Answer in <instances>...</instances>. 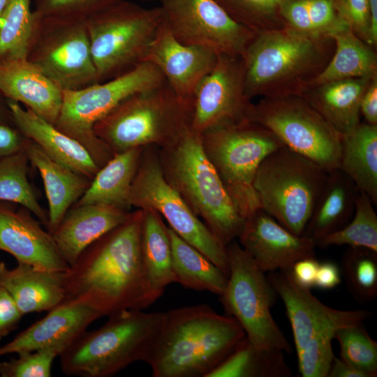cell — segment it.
Here are the masks:
<instances>
[{
	"mask_svg": "<svg viewBox=\"0 0 377 377\" xmlns=\"http://www.w3.org/2000/svg\"><path fill=\"white\" fill-rule=\"evenodd\" d=\"M142 210L131 212L120 225L87 247L64 272L65 299L85 304L102 316L145 309L157 298L144 266Z\"/></svg>",
	"mask_w": 377,
	"mask_h": 377,
	"instance_id": "1",
	"label": "cell"
},
{
	"mask_svg": "<svg viewBox=\"0 0 377 377\" xmlns=\"http://www.w3.org/2000/svg\"><path fill=\"white\" fill-rule=\"evenodd\" d=\"M246 337L236 319L202 304L163 312L145 362L154 377H207Z\"/></svg>",
	"mask_w": 377,
	"mask_h": 377,
	"instance_id": "2",
	"label": "cell"
},
{
	"mask_svg": "<svg viewBox=\"0 0 377 377\" xmlns=\"http://www.w3.org/2000/svg\"><path fill=\"white\" fill-rule=\"evenodd\" d=\"M334 50L331 38L311 36L288 27L256 34L241 57L246 96H301Z\"/></svg>",
	"mask_w": 377,
	"mask_h": 377,
	"instance_id": "3",
	"label": "cell"
},
{
	"mask_svg": "<svg viewBox=\"0 0 377 377\" xmlns=\"http://www.w3.org/2000/svg\"><path fill=\"white\" fill-rule=\"evenodd\" d=\"M158 152L165 179L193 213L225 246L237 239L245 219L206 156L200 134L189 126Z\"/></svg>",
	"mask_w": 377,
	"mask_h": 377,
	"instance_id": "4",
	"label": "cell"
},
{
	"mask_svg": "<svg viewBox=\"0 0 377 377\" xmlns=\"http://www.w3.org/2000/svg\"><path fill=\"white\" fill-rule=\"evenodd\" d=\"M163 312L127 309L109 316L94 330H85L59 355L61 371L72 376L110 377L145 362Z\"/></svg>",
	"mask_w": 377,
	"mask_h": 377,
	"instance_id": "5",
	"label": "cell"
},
{
	"mask_svg": "<svg viewBox=\"0 0 377 377\" xmlns=\"http://www.w3.org/2000/svg\"><path fill=\"white\" fill-rule=\"evenodd\" d=\"M191 107L167 81L128 96L94 126L95 135L114 155L126 150L165 146L190 126Z\"/></svg>",
	"mask_w": 377,
	"mask_h": 377,
	"instance_id": "6",
	"label": "cell"
},
{
	"mask_svg": "<svg viewBox=\"0 0 377 377\" xmlns=\"http://www.w3.org/2000/svg\"><path fill=\"white\" fill-rule=\"evenodd\" d=\"M269 273L267 278L284 304L292 328L300 374L327 377L334 357L332 342L336 332L363 322L371 312L326 306L295 281L290 269Z\"/></svg>",
	"mask_w": 377,
	"mask_h": 377,
	"instance_id": "7",
	"label": "cell"
},
{
	"mask_svg": "<svg viewBox=\"0 0 377 377\" xmlns=\"http://www.w3.org/2000/svg\"><path fill=\"white\" fill-rule=\"evenodd\" d=\"M200 136L206 156L246 219L260 209L253 185L260 165L284 145L269 129L251 120L218 126Z\"/></svg>",
	"mask_w": 377,
	"mask_h": 377,
	"instance_id": "8",
	"label": "cell"
},
{
	"mask_svg": "<svg viewBox=\"0 0 377 377\" xmlns=\"http://www.w3.org/2000/svg\"><path fill=\"white\" fill-rule=\"evenodd\" d=\"M164 22L161 6L145 8L125 0L87 18L98 82L119 76L144 62Z\"/></svg>",
	"mask_w": 377,
	"mask_h": 377,
	"instance_id": "9",
	"label": "cell"
},
{
	"mask_svg": "<svg viewBox=\"0 0 377 377\" xmlns=\"http://www.w3.org/2000/svg\"><path fill=\"white\" fill-rule=\"evenodd\" d=\"M328 171L285 145L269 154L256 175L260 209L297 235H302Z\"/></svg>",
	"mask_w": 377,
	"mask_h": 377,
	"instance_id": "10",
	"label": "cell"
},
{
	"mask_svg": "<svg viewBox=\"0 0 377 377\" xmlns=\"http://www.w3.org/2000/svg\"><path fill=\"white\" fill-rule=\"evenodd\" d=\"M165 82L157 66L144 61L111 80L77 90L63 91L62 107L54 126L83 145L101 168L113 154L95 135L94 124L132 94Z\"/></svg>",
	"mask_w": 377,
	"mask_h": 377,
	"instance_id": "11",
	"label": "cell"
},
{
	"mask_svg": "<svg viewBox=\"0 0 377 377\" xmlns=\"http://www.w3.org/2000/svg\"><path fill=\"white\" fill-rule=\"evenodd\" d=\"M229 274L220 300L254 346L290 353L292 347L274 321L271 307L277 294L267 276L236 239L226 245Z\"/></svg>",
	"mask_w": 377,
	"mask_h": 377,
	"instance_id": "12",
	"label": "cell"
},
{
	"mask_svg": "<svg viewBox=\"0 0 377 377\" xmlns=\"http://www.w3.org/2000/svg\"><path fill=\"white\" fill-rule=\"evenodd\" d=\"M27 59L63 91L99 82L84 20L44 16L34 10Z\"/></svg>",
	"mask_w": 377,
	"mask_h": 377,
	"instance_id": "13",
	"label": "cell"
},
{
	"mask_svg": "<svg viewBox=\"0 0 377 377\" xmlns=\"http://www.w3.org/2000/svg\"><path fill=\"white\" fill-rule=\"evenodd\" d=\"M131 207L151 208L165 219L169 227L228 276L225 246L190 209L167 182L161 167L158 147H145L129 195Z\"/></svg>",
	"mask_w": 377,
	"mask_h": 377,
	"instance_id": "14",
	"label": "cell"
},
{
	"mask_svg": "<svg viewBox=\"0 0 377 377\" xmlns=\"http://www.w3.org/2000/svg\"><path fill=\"white\" fill-rule=\"evenodd\" d=\"M249 120L272 131L291 150L330 171L339 168L342 135L300 96L262 98Z\"/></svg>",
	"mask_w": 377,
	"mask_h": 377,
	"instance_id": "15",
	"label": "cell"
},
{
	"mask_svg": "<svg viewBox=\"0 0 377 377\" xmlns=\"http://www.w3.org/2000/svg\"><path fill=\"white\" fill-rule=\"evenodd\" d=\"M165 22L181 43L242 57L256 33L234 20L214 0H161Z\"/></svg>",
	"mask_w": 377,
	"mask_h": 377,
	"instance_id": "16",
	"label": "cell"
},
{
	"mask_svg": "<svg viewBox=\"0 0 377 377\" xmlns=\"http://www.w3.org/2000/svg\"><path fill=\"white\" fill-rule=\"evenodd\" d=\"M253 103L246 95L241 57L218 54L192 99L191 128L201 134L223 124L249 120Z\"/></svg>",
	"mask_w": 377,
	"mask_h": 377,
	"instance_id": "17",
	"label": "cell"
},
{
	"mask_svg": "<svg viewBox=\"0 0 377 377\" xmlns=\"http://www.w3.org/2000/svg\"><path fill=\"white\" fill-rule=\"evenodd\" d=\"M237 239L265 272L290 269L296 261L315 256L313 240L293 234L262 209L244 220Z\"/></svg>",
	"mask_w": 377,
	"mask_h": 377,
	"instance_id": "18",
	"label": "cell"
},
{
	"mask_svg": "<svg viewBox=\"0 0 377 377\" xmlns=\"http://www.w3.org/2000/svg\"><path fill=\"white\" fill-rule=\"evenodd\" d=\"M10 204L0 201V250L38 269L67 271L52 235L28 209Z\"/></svg>",
	"mask_w": 377,
	"mask_h": 377,
	"instance_id": "19",
	"label": "cell"
},
{
	"mask_svg": "<svg viewBox=\"0 0 377 377\" xmlns=\"http://www.w3.org/2000/svg\"><path fill=\"white\" fill-rule=\"evenodd\" d=\"M217 57L212 50L179 42L164 22L144 61L157 66L178 98L191 107L198 85L213 68Z\"/></svg>",
	"mask_w": 377,
	"mask_h": 377,
	"instance_id": "20",
	"label": "cell"
},
{
	"mask_svg": "<svg viewBox=\"0 0 377 377\" xmlns=\"http://www.w3.org/2000/svg\"><path fill=\"white\" fill-rule=\"evenodd\" d=\"M101 317L97 311L85 304L64 300L40 320L0 346V356L47 348H55L61 353Z\"/></svg>",
	"mask_w": 377,
	"mask_h": 377,
	"instance_id": "21",
	"label": "cell"
},
{
	"mask_svg": "<svg viewBox=\"0 0 377 377\" xmlns=\"http://www.w3.org/2000/svg\"><path fill=\"white\" fill-rule=\"evenodd\" d=\"M0 93L55 125L62 107L63 90L27 59L0 64Z\"/></svg>",
	"mask_w": 377,
	"mask_h": 377,
	"instance_id": "22",
	"label": "cell"
},
{
	"mask_svg": "<svg viewBox=\"0 0 377 377\" xmlns=\"http://www.w3.org/2000/svg\"><path fill=\"white\" fill-rule=\"evenodd\" d=\"M130 213L103 204H74L52 233L62 258L72 265L87 247L122 223Z\"/></svg>",
	"mask_w": 377,
	"mask_h": 377,
	"instance_id": "23",
	"label": "cell"
},
{
	"mask_svg": "<svg viewBox=\"0 0 377 377\" xmlns=\"http://www.w3.org/2000/svg\"><path fill=\"white\" fill-rule=\"evenodd\" d=\"M15 126L54 160L91 180L99 167L78 141L59 131L29 109L8 100Z\"/></svg>",
	"mask_w": 377,
	"mask_h": 377,
	"instance_id": "24",
	"label": "cell"
},
{
	"mask_svg": "<svg viewBox=\"0 0 377 377\" xmlns=\"http://www.w3.org/2000/svg\"><path fill=\"white\" fill-rule=\"evenodd\" d=\"M64 272L36 269L17 262L9 269L0 262V286L11 296L23 315L48 311L65 299Z\"/></svg>",
	"mask_w": 377,
	"mask_h": 377,
	"instance_id": "25",
	"label": "cell"
},
{
	"mask_svg": "<svg viewBox=\"0 0 377 377\" xmlns=\"http://www.w3.org/2000/svg\"><path fill=\"white\" fill-rule=\"evenodd\" d=\"M24 149L43 182L48 202L46 227L52 234L68 210L85 193L91 180L54 160L29 138Z\"/></svg>",
	"mask_w": 377,
	"mask_h": 377,
	"instance_id": "26",
	"label": "cell"
},
{
	"mask_svg": "<svg viewBox=\"0 0 377 377\" xmlns=\"http://www.w3.org/2000/svg\"><path fill=\"white\" fill-rule=\"evenodd\" d=\"M360 190L339 168L328 172L303 235L316 242L343 228L352 219Z\"/></svg>",
	"mask_w": 377,
	"mask_h": 377,
	"instance_id": "27",
	"label": "cell"
},
{
	"mask_svg": "<svg viewBox=\"0 0 377 377\" xmlns=\"http://www.w3.org/2000/svg\"><path fill=\"white\" fill-rule=\"evenodd\" d=\"M371 80L352 78L330 82L309 88L301 96L343 135L360 122V101Z\"/></svg>",
	"mask_w": 377,
	"mask_h": 377,
	"instance_id": "28",
	"label": "cell"
},
{
	"mask_svg": "<svg viewBox=\"0 0 377 377\" xmlns=\"http://www.w3.org/2000/svg\"><path fill=\"white\" fill-rule=\"evenodd\" d=\"M144 148L114 154L99 168L75 204H103L130 210L129 195Z\"/></svg>",
	"mask_w": 377,
	"mask_h": 377,
	"instance_id": "29",
	"label": "cell"
},
{
	"mask_svg": "<svg viewBox=\"0 0 377 377\" xmlns=\"http://www.w3.org/2000/svg\"><path fill=\"white\" fill-rule=\"evenodd\" d=\"M339 168L377 203V124L360 122L342 135Z\"/></svg>",
	"mask_w": 377,
	"mask_h": 377,
	"instance_id": "30",
	"label": "cell"
},
{
	"mask_svg": "<svg viewBox=\"0 0 377 377\" xmlns=\"http://www.w3.org/2000/svg\"><path fill=\"white\" fill-rule=\"evenodd\" d=\"M331 38L334 42V53L309 88L337 80L377 76L375 48L358 38L349 27L336 32Z\"/></svg>",
	"mask_w": 377,
	"mask_h": 377,
	"instance_id": "31",
	"label": "cell"
},
{
	"mask_svg": "<svg viewBox=\"0 0 377 377\" xmlns=\"http://www.w3.org/2000/svg\"><path fill=\"white\" fill-rule=\"evenodd\" d=\"M142 210V259L150 288L158 300L165 288L175 283L171 244L162 216L151 208Z\"/></svg>",
	"mask_w": 377,
	"mask_h": 377,
	"instance_id": "32",
	"label": "cell"
},
{
	"mask_svg": "<svg viewBox=\"0 0 377 377\" xmlns=\"http://www.w3.org/2000/svg\"><path fill=\"white\" fill-rule=\"evenodd\" d=\"M168 232L175 283L186 288L221 295L228 282V276L224 272L170 227Z\"/></svg>",
	"mask_w": 377,
	"mask_h": 377,
	"instance_id": "33",
	"label": "cell"
},
{
	"mask_svg": "<svg viewBox=\"0 0 377 377\" xmlns=\"http://www.w3.org/2000/svg\"><path fill=\"white\" fill-rule=\"evenodd\" d=\"M283 351L258 348L245 337L207 377H290Z\"/></svg>",
	"mask_w": 377,
	"mask_h": 377,
	"instance_id": "34",
	"label": "cell"
},
{
	"mask_svg": "<svg viewBox=\"0 0 377 377\" xmlns=\"http://www.w3.org/2000/svg\"><path fill=\"white\" fill-rule=\"evenodd\" d=\"M282 17L286 27L315 37L331 38L349 27L339 15L337 0H290Z\"/></svg>",
	"mask_w": 377,
	"mask_h": 377,
	"instance_id": "35",
	"label": "cell"
},
{
	"mask_svg": "<svg viewBox=\"0 0 377 377\" xmlns=\"http://www.w3.org/2000/svg\"><path fill=\"white\" fill-rule=\"evenodd\" d=\"M29 163L24 148L0 160V201L26 208L47 226V212L39 203L28 179Z\"/></svg>",
	"mask_w": 377,
	"mask_h": 377,
	"instance_id": "36",
	"label": "cell"
},
{
	"mask_svg": "<svg viewBox=\"0 0 377 377\" xmlns=\"http://www.w3.org/2000/svg\"><path fill=\"white\" fill-rule=\"evenodd\" d=\"M31 0H8L0 17V64L27 59L32 30Z\"/></svg>",
	"mask_w": 377,
	"mask_h": 377,
	"instance_id": "37",
	"label": "cell"
},
{
	"mask_svg": "<svg viewBox=\"0 0 377 377\" xmlns=\"http://www.w3.org/2000/svg\"><path fill=\"white\" fill-rule=\"evenodd\" d=\"M374 205L369 197L360 191L351 220L341 229L318 240L316 246L324 248L345 244L377 252V215Z\"/></svg>",
	"mask_w": 377,
	"mask_h": 377,
	"instance_id": "38",
	"label": "cell"
},
{
	"mask_svg": "<svg viewBox=\"0 0 377 377\" xmlns=\"http://www.w3.org/2000/svg\"><path fill=\"white\" fill-rule=\"evenodd\" d=\"M341 272L347 287L359 302H369L377 295V252L349 247L341 260Z\"/></svg>",
	"mask_w": 377,
	"mask_h": 377,
	"instance_id": "39",
	"label": "cell"
},
{
	"mask_svg": "<svg viewBox=\"0 0 377 377\" xmlns=\"http://www.w3.org/2000/svg\"><path fill=\"white\" fill-rule=\"evenodd\" d=\"M236 22L256 34L285 27L282 10L290 0H214Z\"/></svg>",
	"mask_w": 377,
	"mask_h": 377,
	"instance_id": "40",
	"label": "cell"
},
{
	"mask_svg": "<svg viewBox=\"0 0 377 377\" xmlns=\"http://www.w3.org/2000/svg\"><path fill=\"white\" fill-rule=\"evenodd\" d=\"M334 339L339 343L343 361L369 377L377 376V342L370 337L363 322L339 329Z\"/></svg>",
	"mask_w": 377,
	"mask_h": 377,
	"instance_id": "41",
	"label": "cell"
},
{
	"mask_svg": "<svg viewBox=\"0 0 377 377\" xmlns=\"http://www.w3.org/2000/svg\"><path fill=\"white\" fill-rule=\"evenodd\" d=\"M60 351L55 348L17 353V357L0 362L1 377H50L52 365Z\"/></svg>",
	"mask_w": 377,
	"mask_h": 377,
	"instance_id": "42",
	"label": "cell"
},
{
	"mask_svg": "<svg viewBox=\"0 0 377 377\" xmlns=\"http://www.w3.org/2000/svg\"><path fill=\"white\" fill-rule=\"evenodd\" d=\"M122 0H34L35 10L44 16L85 20Z\"/></svg>",
	"mask_w": 377,
	"mask_h": 377,
	"instance_id": "43",
	"label": "cell"
},
{
	"mask_svg": "<svg viewBox=\"0 0 377 377\" xmlns=\"http://www.w3.org/2000/svg\"><path fill=\"white\" fill-rule=\"evenodd\" d=\"M339 15L362 40L376 49L371 29L369 0H337Z\"/></svg>",
	"mask_w": 377,
	"mask_h": 377,
	"instance_id": "44",
	"label": "cell"
},
{
	"mask_svg": "<svg viewBox=\"0 0 377 377\" xmlns=\"http://www.w3.org/2000/svg\"><path fill=\"white\" fill-rule=\"evenodd\" d=\"M23 316L9 293L0 286V339L17 327Z\"/></svg>",
	"mask_w": 377,
	"mask_h": 377,
	"instance_id": "45",
	"label": "cell"
},
{
	"mask_svg": "<svg viewBox=\"0 0 377 377\" xmlns=\"http://www.w3.org/2000/svg\"><path fill=\"white\" fill-rule=\"evenodd\" d=\"M27 140L15 126L0 124V160L23 149Z\"/></svg>",
	"mask_w": 377,
	"mask_h": 377,
	"instance_id": "46",
	"label": "cell"
},
{
	"mask_svg": "<svg viewBox=\"0 0 377 377\" xmlns=\"http://www.w3.org/2000/svg\"><path fill=\"white\" fill-rule=\"evenodd\" d=\"M319 262L314 257H308L296 261L290 268L295 281L301 286L311 289L315 281Z\"/></svg>",
	"mask_w": 377,
	"mask_h": 377,
	"instance_id": "47",
	"label": "cell"
},
{
	"mask_svg": "<svg viewBox=\"0 0 377 377\" xmlns=\"http://www.w3.org/2000/svg\"><path fill=\"white\" fill-rule=\"evenodd\" d=\"M360 111L365 122L377 124V77L371 80L363 94Z\"/></svg>",
	"mask_w": 377,
	"mask_h": 377,
	"instance_id": "48",
	"label": "cell"
},
{
	"mask_svg": "<svg viewBox=\"0 0 377 377\" xmlns=\"http://www.w3.org/2000/svg\"><path fill=\"white\" fill-rule=\"evenodd\" d=\"M340 282L341 270L335 263L330 261L319 263L314 287L324 290L332 289Z\"/></svg>",
	"mask_w": 377,
	"mask_h": 377,
	"instance_id": "49",
	"label": "cell"
},
{
	"mask_svg": "<svg viewBox=\"0 0 377 377\" xmlns=\"http://www.w3.org/2000/svg\"><path fill=\"white\" fill-rule=\"evenodd\" d=\"M327 377H369L366 373L357 369L343 361L334 357Z\"/></svg>",
	"mask_w": 377,
	"mask_h": 377,
	"instance_id": "50",
	"label": "cell"
},
{
	"mask_svg": "<svg viewBox=\"0 0 377 377\" xmlns=\"http://www.w3.org/2000/svg\"><path fill=\"white\" fill-rule=\"evenodd\" d=\"M0 124L15 126L7 99L0 93Z\"/></svg>",
	"mask_w": 377,
	"mask_h": 377,
	"instance_id": "51",
	"label": "cell"
},
{
	"mask_svg": "<svg viewBox=\"0 0 377 377\" xmlns=\"http://www.w3.org/2000/svg\"><path fill=\"white\" fill-rule=\"evenodd\" d=\"M371 16V29L374 39L377 42V0H369Z\"/></svg>",
	"mask_w": 377,
	"mask_h": 377,
	"instance_id": "52",
	"label": "cell"
},
{
	"mask_svg": "<svg viewBox=\"0 0 377 377\" xmlns=\"http://www.w3.org/2000/svg\"><path fill=\"white\" fill-rule=\"evenodd\" d=\"M8 2V0H0V17L5 9L7 3Z\"/></svg>",
	"mask_w": 377,
	"mask_h": 377,
	"instance_id": "53",
	"label": "cell"
},
{
	"mask_svg": "<svg viewBox=\"0 0 377 377\" xmlns=\"http://www.w3.org/2000/svg\"><path fill=\"white\" fill-rule=\"evenodd\" d=\"M142 1H154V0H142ZM159 1H161V0H159Z\"/></svg>",
	"mask_w": 377,
	"mask_h": 377,
	"instance_id": "54",
	"label": "cell"
}]
</instances>
